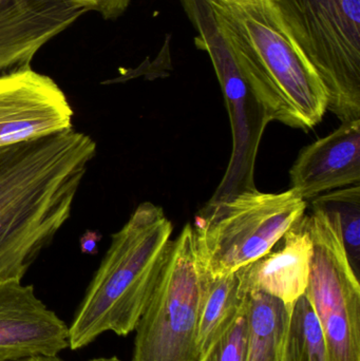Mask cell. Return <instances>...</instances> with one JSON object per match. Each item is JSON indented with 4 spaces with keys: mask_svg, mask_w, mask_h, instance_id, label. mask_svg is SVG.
I'll return each mask as SVG.
<instances>
[{
    "mask_svg": "<svg viewBox=\"0 0 360 361\" xmlns=\"http://www.w3.org/2000/svg\"><path fill=\"white\" fill-rule=\"evenodd\" d=\"M95 154L73 128L0 147V283L21 281L52 243Z\"/></svg>",
    "mask_w": 360,
    "mask_h": 361,
    "instance_id": "1",
    "label": "cell"
},
{
    "mask_svg": "<svg viewBox=\"0 0 360 361\" xmlns=\"http://www.w3.org/2000/svg\"><path fill=\"white\" fill-rule=\"evenodd\" d=\"M243 73L274 121L309 131L328 110L315 68L273 0H209Z\"/></svg>",
    "mask_w": 360,
    "mask_h": 361,
    "instance_id": "2",
    "label": "cell"
},
{
    "mask_svg": "<svg viewBox=\"0 0 360 361\" xmlns=\"http://www.w3.org/2000/svg\"><path fill=\"white\" fill-rule=\"evenodd\" d=\"M160 206L144 202L111 237L69 326V348L82 349L105 332L126 336L137 328L160 279L173 235Z\"/></svg>",
    "mask_w": 360,
    "mask_h": 361,
    "instance_id": "3",
    "label": "cell"
},
{
    "mask_svg": "<svg viewBox=\"0 0 360 361\" xmlns=\"http://www.w3.org/2000/svg\"><path fill=\"white\" fill-rule=\"evenodd\" d=\"M308 203L285 192L244 191L223 201L209 202L194 218V252L203 271L225 276L268 254L306 214Z\"/></svg>",
    "mask_w": 360,
    "mask_h": 361,
    "instance_id": "4",
    "label": "cell"
},
{
    "mask_svg": "<svg viewBox=\"0 0 360 361\" xmlns=\"http://www.w3.org/2000/svg\"><path fill=\"white\" fill-rule=\"evenodd\" d=\"M323 80L328 110L360 120V0H273Z\"/></svg>",
    "mask_w": 360,
    "mask_h": 361,
    "instance_id": "5",
    "label": "cell"
},
{
    "mask_svg": "<svg viewBox=\"0 0 360 361\" xmlns=\"http://www.w3.org/2000/svg\"><path fill=\"white\" fill-rule=\"evenodd\" d=\"M181 4L198 33L197 48L211 57L230 116L232 152L224 177L209 202L223 201L257 189L256 158L266 127L274 118L243 73L209 0H181Z\"/></svg>",
    "mask_w": 360,
    "mask_h": 361,
    "instance_id": "6",
    "label": "cell"
},
{
    "mask_svg": "<svg viewBox=\"0 0 360 361\" xmlns=\"http://www.w3.org/2000/svg\"><path fill=\"white\" fill-rule=\"evenodd\" d=\"M201 300L202 273L188 223L171 240L156 290L137 322L132 361H200Z\"/></svg>",
    "mask_w": 360,
    "mask_h": 361,
    "instance_id": "7",
    "label": "cell"
},
{
    "mask_svg": "<svg viewBox=\"0 0 360 361\" xmlns=\"http://www.w3.org/2000/svg\"><path fill=\"white\" fill-rule=\"evenodd\" d=\"M313 252L306 295L323 329L328 361H360V286L335 222L306 216Z\"/></svg>",
    "mask_w": 360,
    "mask_h": 361,
    "instance_id": "8",
    "label": "cell"
},
{
    "mask_svg": "<svg viewBox=\"0 0 360 361\" xmlns=\"http://www.w3.org/2000/svg\"><path fill=\"white\" fill-rule=\"evenodd\" d=\"M73 110L58 85L31 68L0 74V147L73 128Z\"/></svg>",
    "mask_w": 360,
    "mask_h": 361,
    "instance_id": "9",
    "label": "cell"
},
{
    "mask_svg": "<svg viewBox=\"0 0 360 361\" xmlns=\"http://www.w3.org/2000/svg\"><path fill=\"white\" fill-rule=\"evenodd\" d=\"M69 348V326L18 280L0 283V361L53 357Z\"/></svg>",
    "mask_w": 360,
    "mask_h": 361,
    "instance_id": "10",
    "label": "cell"
},
{
    "mask_svg": "<svg viewBox=\"0 0 360 361\" xmlns=\"http://www.w3.org/2000/svg\"><path fill=\"white\" fill-rule=\"evenodd\" d=\"M89 11L72 0H0V73L30 67L44 44Z\"/></svg>",
    "mask_w": 360,
    "mask_h": 361,
    "instance_id": "11",
    "label": "cell"
},
{
    "mask_svg": "<svg viewBox=\"0 0 360 361\" xmlns=\"http://www.w3.org/2000/svg\"><path fill=\"white\" fill-rule=\"evenodd\" d=\"M291 190L304 201L359 185L360 120L342 123L300 152L290 171Z\"/></svg>",
    "mask_w": 360,
    "mask_h": 361,
    "instance_id": "12",
    "label": "cell"
},
{
    "mask_svg": "<svg viewBox=\"0 0 360 361\" xmlns=\"http://www.w3.org/2000/svg\"><path fill=\"white\" fill-rule=\"evenodd\" d=\"M312 252V239L304 214L268 254L237 273L247 292L264 293L293 309L306 293Z\"/></svg>",
    "mask_w": 360,
    "mask_h": 361,
    "instance_id": "13",
    "label": "cell"
},
{
    "mask_svg": "<svg viewBox=\"0 0 360 361\" xmlns=\"http://www.w3.org/2000/svg\"><path fill=\"white\" fill-rule=\"evenodd\" d=\"M201 273L202 300L197 345L203 356L244 310L249 292L243 288L237 271L217 277L209 275L202 269Z\"/></svg>",
    "mask_w": 360,
    "mask_h": 361,
    "instance_id": "14",
    "label": "cell"
},
{
    "mask_svg": "<svg viewBox=\"0 0 360 361\" xmlns=\"http://www.w3.org/2000/svg\"><path fill=\"white\" fill-rule=\"evenodd\" d=\"M292 309L283 301L252 290L247 295L249 347L247 361H285Z\"/></svg>",
    "mask_w": 360,
    "mask_h": 361,
    "instance_id": "15",
    "label": "cell"
},
{
    "mask_svg": "<svg viewBox=\"0 0 360 361\" xmlns=\"http://www.w3.org/2000/svg\"><path fill=\"white\" fill-rule=\"evenodd\" d=\"M335 222L351 265L359 276L360 264V186L336 189L311 200Z\"/></svg>",
    "mask_w": 360,
    "mask_h": 361,
    "instance_id": "16",
    "label": "cell"
},
{
    "mask_svg": "<svg viewBox=\"0 0 360 361\" xmlns=\"http://www.w3.org/2000/svg\"><path fill=\"white\" fill-rule=\"evenodd\" d=\"M285 361H328L323 329L306 295L292 309Z\"/></svg>",
    "mask_w": 360,
    "mask_h": 361,
    "instance_id": "17",
    "label": "cell"
},
{
    "mask_svg": "<svg viewBox=\"0 0 360 361\" xmlns=\"http://www.w3.org/2000/svg\"><path fill=\"white\" fill-rule=\"evenodd\" d=\"M249 322L247 301L234 324L209 347L200 361H247Z\"/></svg>",
    "mask_w": 360,
    "mask_h": 361,
    "instance_id": "18",
    "label": "cell"
},
{
    "mask_svg": "<svg viewBox=\"0 0 360 361\" xmlns=\"http://www.w3.org/2000/svg\"><path fill=\"white\" fill-rule=\"evenodd\" d=\"M97 11L105 19H116L124 14L131 0H72Z\"/></svg>",
    "mask_w": 360,
    "mask_h": 361,
    "instance_id": "19",
    "label": "cell"
},
{
    "mask_svg": "<svg viewBox=\"0 0 360 361\" xmlns=\"http://www.w3.org/2000/svg\"><path fill=\"white\" fill-rule=\"evenodd\" d=\"M14 361H63L58 356H53V357H32L25 358V360H19Z\"/></svg>",
    "mask_w": 360,
    "mask_h": 361,
    "instance_id": "20",
    "label": "cell"
},
{
    "mask_svg": "<svg viewBox=\"0 0 360 361\" xmlns=\"http://www.w3.org/2000/svg\"><path fill=\"white\" fill-rule=\"evenodd\" d=\"M91 361H120V360L116 357H110V358H97V360H93Z\"/></svg>",
    "mask_w": 360,
    "mask_h": 361,
    "instance_id": "21",
    "label": "cell"
}]
</instances>
